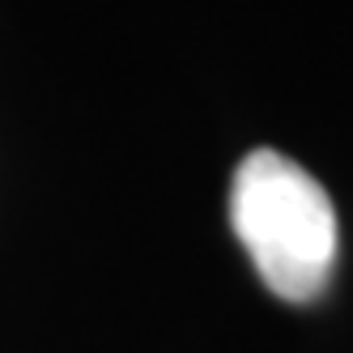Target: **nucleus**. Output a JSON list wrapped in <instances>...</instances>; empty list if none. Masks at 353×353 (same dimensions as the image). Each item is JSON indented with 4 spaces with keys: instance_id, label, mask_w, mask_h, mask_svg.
Wrapping results in <instances>:
<instances>
[{
    "instance_id": "f257e3e1",
    "label": "nucleus",
    "mask_w": 353,
    "mask_h": 353,
    "mask_svg": "<svg viewBox=\"0 0 353 353\" xmlns=\"http://www.w3.org/2000/svg\"><path fill=\"white\" fill-rule=\"evenodd\" d=\"M230 225L276 298L311 302L323 294L336 264V209L294 158L251 149L239 162Z\"/></svg>"
}]
</instances>
